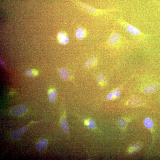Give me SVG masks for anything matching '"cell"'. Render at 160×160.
Masks as SVG:
<instances>
[{
	"mask_svg": "<svg viewBox=\"0 0 160 160\" xmlns=\"http://www.w3.org/2000/svg\"><path fill=\"white\" fill-rule=\"evenodd\" d=\"M117 22L127 32L133 37L140 40L146 39L150 35L142 33L138 28L121 19H118Z\"/></svg>",
	"mask_w": 160,
	"mask_h": 160,
	"instance_id": "cell-1",
	"label": "cell"
},
{
	"mask_svg": "<svg viewBox=\"0 0 160 160\" xmlns=\"http://www.w3.org/2000/svg\"><path fill=\"white\" fill-rule=\"evenodd\" d=\"M77 3L80 8L87 13L94 16H99L106 14L114 10H101L95 9V8L85 3L79 1H77Z\"/></svg>",
	"mask_w": 160,
	"mask_h": 160,
	"instance_id": "cell-2",
	"label": "cell"
},
{
	"mask_svg": "<svg viewBox=\"0 0 160 160\" xmlns=\"http://www.w3.org/2000/svg\"><path fill=\"white\" fill-rule=\"evenodd\" d=\"M123 36L117 32L112 33L108 39V44L111 46L115 45L122 41L124 39Z\"/></svg>",
	"mask_w": 160,
	"mask_h": 160,
	"instance_id": "cell-3",
	"label": "cell"
},
{
	"mask_svg": "<svg viewBox=\"0 0 160 160\" xmlns=\"http://www.w3.org/2000/svg\"><path fill=\"white\" fill-rule=\"evenodd\" d=\"M57 38L59 42L63 45L67 44L69 39L67 33L64 31H60L57 35Z\"/></svg>",
	"mask_w": 160,
	"mask_h": 160,
	"instance_id": "cell-4",
	"label": "cell"
},
{
	"mask_svg": "<svg viewBox=\"0 0 160 160\" xmlns=\"http://www.w3.org/2000/svg\"><path fill=\"white\" fill-rule=\"evenodd\" d=\"M159 86L157 84L148 85L144 88L143 92L147 94H150L156 92L159 89Z\"/></svg>",
	"mask_w": 160,
	"mask_h": 160,
	"instance_id": "cell-5",
	"label": "cell"
},
{
	"mask_svg": "<svg viewBox=\"0 0 160 160\" xmlns=\"http://www.w3.org/2000/svg\"><path fill=\"white\" fill-rule=\"evenodd\" d=\"M26 110V107L25 106H22L13 109L11 111V113L15 116H19L25 113Z\"/></svg>",
	"mask_w": 160,
	"mask_h": 160,
	"instance_id": "cell-6",
	"label": "cell"
},
{
	"mask_svg": "<svg viewBox=\"0 0 160 160\" xmlns=\"http://www.w3.org/2000/svg\"><path fill=\"white\" fill-rule=\"evenodd\" d=\"M27 130L25 127H22L20 129L13 131L11 133L12 137L14 139H18L20 138Z\"/></svg>",
	"mask_w": 160,
	"mask_h": 160,
	"instance_id": "cell-7",
	"label": "cell"
},
{
	"mask_svg": "<svg viewBox=\"0 0 160 160\" xmlns=\"http://www.w3.org/2000/svg\"><path fill=\"white\" fill-rule=\"evenodd\" d=\"M87 31L83 28L80 27L77 29L76 31V36L79 39H84L87 37Z\"/></svg>",
	"mask_w": 160,
	"mask_h": 160,
	"instance_id": "cell-8",
	"label": "cell"
},
{
	"mask_svg": "<svg viewBox=\"0 0 160 160\" xmlns=\"http://www.w3.org/2000/svg\"><path fill=\"white\" fill-rule=\"evenodd\" d=\"M61 78L65 81H67L69 78L70 74L68 70L66 69L62 68L59 71Z\"/></svg>",
	"mask_w": 160,
	"mask_h": 160,
	"instance_id": "cell-9",
	"label": "cell"
},
{
	"mask_svg": "<svg viewBox=\"0 0 160 160\" xmlns=\"http://www.w3.org/2000/svg\"><path fill=\"white\" fill-rule=\"evenodd\" d=\"M61 126L64 133H69V125L65 117L63 118L61 122Z\"/></svg>",
	"mask_w": 160,
	"mask_h": 160,
	"instance_id": "cell-10",
	"label": "cell"
},
{
	"mask_svg": "<svg viewBox=\"0 0 160 160\" xmlns=\"http://www.w3.org/2000/svg\"><path fill=\"white\" fill-rule=\"evenodd\" d=\"M97 59L94 58H91L88 59L85 62L84 67L85 69H89L91 67L94 65L95 64L97 63Z\"/></svg>",
	"mask_w": 160,
	"mask_h": 160,
	"instance_id": "cell-11",
	"label": "cell"
},
{
	"mask_svg": "<svg viewBox=\"0 0 160 160\" xmlns=\"http://www.w3.org/2000/svg\"><path fill=\"white\" fill-rule=\"evenodd\" d=\"M141 102V100L140 99L135 97L129 100L127 104L130 106H135L139 105Z\"/></svg>",
	"mask_w": 160,
	"mask_h": 160,
	"instance_id": "cell-12",
	"label": "cell"
},
{
	"mask_svg": "<svg viewBox=\"0 0 160 160\" xmlns=\"http://www.w3.org/2000/svg\"><path fill=\"white\" fill-rule=\"evenodd\" d=\"M47 144L46 140L45 139H42L37 144V150L39 151H43L46 147Z\"/></svg>",
	"mask_w": 160,
	"mask_h": 160,
	"instance_id": "cell-13",
	"label": "cell"
},
{
	"mask_svg": "<svg viewBox=\"0 0 160 160\" xmlns=\"http://www.w3.org/2000/svg\"><path fill=\"white\" fill-rule=\"evenodd\" d=\"M145 126L148 129H151L153 126V123L152 120L149 118H146L144 121Z\"/></svg>",
	"mask_w": 160,
	"mask_h": 160,
	"instance_id": "cell-14",
	"label": "cell"
},
{
	"mask_svg": "<svg viewBox=\"0 0 160 160\" xmlns=\"http://www.w3.org/2000/svg\"><path fill=\"white\" fill-rule=\"evenodd\" d=\"M87 120L89 122V124L87 126L88 127L92 130H95L97 129V125L93 119L89 118Z\"/></svg>",
	"mask_w": 160,
	"mask_h": 160,
	"instance_id": "cell-15",
	"label": "cell"
},
{
	"mask_svg": "<svg viewBox=\"0 0 160 160\" xmlns=\"http://www.w3.org/2000/svg\"><path fill=\"white\" fill-rule=\"evenodd\" d=\"M57 93L54 90H53L50 92L49 95V99L51 102L53 103L55 101L57 97Z\"/></svg>",
	"mask_w": 160,
	"mask_h": 160,
	"instance_id": "cell-16",
	"label": "cell"
},
{
	"mask_svg": "<svg viewBox=\"0 0 160 160\" xmlns=\"http://www.w3.org/2000/svg\"><path fill=\"white\" fill-rule=\"evenodd\" d=\"M117 123L119 126L121 128L125 127L127 124L126 120L124 119H119Z\"/></svg>",
	"mask_w": 160,
	"mask_h": 160,
	"instance_id": "cell-17",
	"label": "cell"
},
{
	"mask_svg": "<svg viewBox=\"0 0 160 160\" xmlns=\"http://www.w3.org/2000/svg\"><path fill=\"white\" fill-rule=\"evenodd\" d=\"M98 82L101 85H103L106 82V79L104 76L101 74L99 75L97 78Z\"/></svg>",
	"mask_w": 160,
	"mask_h": 160,
	"instance_id": "cell-18",
	"label": "cell"
},
{
	"mask_svg": "<svg viewBox=\"0 0 160 160\" xmlns=\"http://www.w3.org/2000/svg\"><path fill=\"white\" fill-rule=\"evenodd\" d=\"M26 72L27 75L29 77H33L35 76L33 70L30 69H27Z\"/></svg>",
	"mask_w": 160,
	"mask_h": 160,
	"instance_id": "cell-19",
	"label": "cell"
},
{
	"mask_svg": "<svg viewBox=\"0 0 160 160\" xmlns=\"http://www.w3.org/2000/svg\"><path fill=\"white\" fill-rule=\"evenodd\" d=\"M121 91L117 89L115 90L113 93L114 97L115 98H117L119 96L120 93H121Z\"/></svg>",
	"mask_w": 160,
	"mask_h": 160,
	"instance_id": "cell-20",
	"label": "cell"
},
{
	"mask_svg": "<svg viewBox=\"0 0 160 160\" xmlns=\"http://www.w3.org/2000/svg\"><path fill=\"white\" fill-rule=\"evenodd\" d=\"M114 96L113 93H110L108 95L107 98L108 100H111L113 97Z\"/></svg>",
	"mask_w": 160,
	"mask_h": 160,
	"instance_id": "cell-21",
	"label": "cell"
},
{
	"mask_svg": "<svg viewBox=\"0 0 160 160\" xmlns=\"http://www.w3.org/2000/svg\"><path fill=\"white\" fill-rule=\"evenodd\" d=\"M1 65L4 67L6 68V66H5V63H4L3 62V61L1 59Z\"/></svg>",
	"mask_w": 160,
	"mask_h": 160,
	"instance_id": "cell-22",
	"label": "cell"
},
{
	"mask_svg": "<svg viewBox=\"0 0 160 160\" xmlns=\"http://www.w3.org/2000/svg\"><path fill=\"white\" fill-rule=\"evenodd\" d=\"M84 123H85V125L87 126L88 125H89V121H88V120L87 119H86L85 120V121H84Z\"/></svg>",
	"mask_w": 160,
	"mask_h": 160,
	"instance_id": "cell-23",
	"label": "cell"
}]
</instances>
